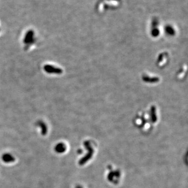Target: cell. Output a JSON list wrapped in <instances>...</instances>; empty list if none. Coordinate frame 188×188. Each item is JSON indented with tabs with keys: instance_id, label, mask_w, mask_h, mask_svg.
Wrapping results in <instances>:
<instances>
[{
	"instance_id": "obj_1",
	"label": "cell",
	"mask_w": 188,
	"mask_h": 188,
	"mask_svg": "<svg viewBox=\"0 0 188 188\" xmlns=\"http://www.w3.org/2000/svg\"><path fill=\"white\" fill-rule=\"evenodd\" d=\"M2 159L4 162L7 163L12 162L14 161V157L10 154H5L3 155V156H2Z\"/></svg>"
},
{
	"instance_id": "obj_2",
	"label": "cell",
	"mask_w": 188,
	"mask_h": 188,
	"mask_svg": "<svg viewBox=\"0 0 188 188\" xmlns=\"http://www.w3.org/2000/svg\"><path fill=\"white\" fill-rule=\"evenodd\" d=\"M66 146L63 143H58L55 147V150L58 153H63L66 150Z\"/></svg>"
}]
</instances>
